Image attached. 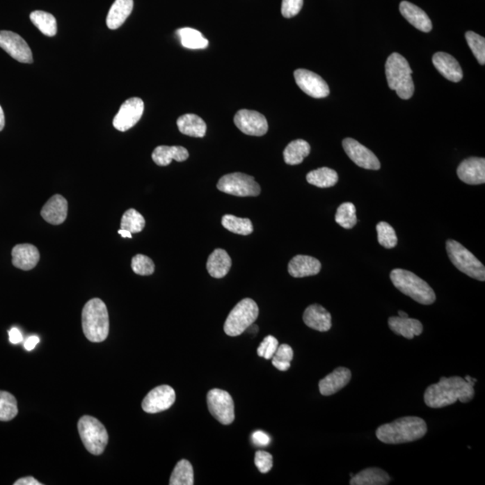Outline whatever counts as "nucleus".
<instances>
[{
  "mask_svg": "<svg viewBox=\"0 0 485 485\" xmlns=\"http://www.w3.org/2000/svg\"><path fill=\"white\" fill-rule=\"evenodd\" d=\"M475 385L460 376L441 378L437 384L429 385L424 393L426 406L443 408L456 401L468 403L475 397Z\"/></svg>",
  "mask_w": 485,
  "mask_h": 485,
  "instance_id": "obj_1",
  "label": "nucleus"
},
{
  "mask_svg": "<svg viewBox=\"0 0 485 485\" xmlns=\"http://www.w3.org/2000/svg\"><path fill=\"white\" fill-rule=\"evenodd\" d=\"M427 434L424 420L415 416L403 417L395 422L380 426L376 438L385 444H401L418 440Z\"/></svg>",
  "mask_w": 485,
  "mask_h": 485,
  "instance_id": "obj_2",
  "label": "nucleus"
},
{
  "mask_svg": "<svg viewBox=\"0 0 485 485\" xmlns=\"http://www.w3.org/2000/svg\"><path fill=\"white\" fill-rule=\"evenodd\" d=\"M109 315L104 302L100 299L86 302L82 311V328L88 341L104 342L109 335Z\"/></svg>",
  "mask_w": 485,
  "mask_h": 485,
  "instance_id": "obj_3",
  "label": "nucleus"
},
{
  "mask_svg": "<svg viewBox=\"0 0 485 485\" xmlns=\"http://www.w3.org/2000/svg\"><path fill=\"white\" fill-rule=\"evenodd\" d=\"M413 70L406 58L397 52L388 57L385 63V76L389 88L397 92L398 97L408 100L415 93V84L412 78Z\"/></svg>",
  "mask_w": 485,
  "mask_h": 485,
  "instance_id": "obj_4",
  "label": "nucleus"
},
{
  "mask_svg": "<svg viewBox=\"0 0 485 485\" xmlns=\"http://www.w3.org/2000/svg\"><path fill=\"white\" fill-rule=\"evenodd\" d=\"M390 279L395 288L420 304L431 305L436 301L431 287L412 271L395 269L391 271Z\"/></svg>",
  "mask_w": 485,
  "mask_h": 485,
  "instance_id": "obj_5",
  "label": "nucleus"
},
{
  "mask_svg": "<svg viewBox=\"0 0 485 485\" xmlns=\"http://www.w3.org/2000/svg\"><path fill=\"white\" fill-rule=\"evenodd\" d=\"M259 316L257 304L251 299L241 301L230 312L224 324L225 335L236 337L253 326Z\"/></svg>",
  "mask_w": 485,
  "mask_h": 485,
  "instance_id": "obj_6",
  "label": "nucleus"
},
{
  "mask_svg": "<svg viewBox=\"0 0 485 485\" xmlns=\"http://www.w3.org/2000/svg\"><path fill=\"white\" fill-rule=\"evenodd\" d=\"M447 255L452 264L460 271L480 282L485 280V268L472 253L455 240H447Z\"/></svg>",
  "mask_w": 485,
  "mask_h": 485,
  "instance_id": "obj_7",
  "label": "nucleus"
},
{
  "mask_svg": "<svg viewBox=\"0 0 485 485\" xmlns=\"http://www.w3.org/2000/svg\"><path fill=\"white\" fill-rule=\"evenodd\" d=\"M78 428L82 443L88 452L101 455L108 443V434L104 424L95 417L86 415L80 418Z\"/></svg>",
  "mask_w": 485,
  "mask_h": 485,
  "instance_id": "obj_8",
  "label": "nucleus"
},
{
  "mask_svg": "<svg viewBox=\"0 0 485 485\" xmlns=\"http://www.w3.org/2000/svg\"><path fill=\"white\" fill-rule=\"evenodd\" d=\"M218 189L222 193L239 197H255L261 193V187L253 176L233 173L222 176L217 184Z\"/></svg>",
  "mask_w": 485,
  "mask_h": 485,
  "instance_id": "obj_9",
  "label": "nucleus"
},
{
  "mask_svg": "<svg viewBox=\"0 0 485 485\" xmlns=\"http://www.w3.org/2000/svg\"><path fill=\"white\" fill-rule=\"evenodd\" d=\"M209 412L222 424H231L234 420V401L227 391L214 388L207 395Z\"/></svg>",
  "mask_w": 485,
  "mask_h": 485,
  "instance_id": "obj_10",
  "label": "nucleus"
},
{
  "mask_svg": "<svg viewBox=\"0 0 485 485\" xmlns=\"http://www.w3.org/2000/svg\"><path fill=\"white\" fill-rule=\"evenodd\" d=\"M144 112V102L138 97L126 100L114 117L113 125L118 131L125 132L137 125Z\"/></svg>",
  "mask_w": 485,
  "mask_h": 485,
  "instance_id": "obj_11",
  "label": "nucleus"
},
{
  "mask_svg": "<svg viewBox=\"0 0 485 485\" xmlns=\"http://www.w3.org/2000/svg\"><path fill=\"white\" fill-rule=\"evenodd\" d=\"M0 48L21 63H33V54L19 35L11 31H0Z\"/></svg>",
  "mask_w": 485,
  "mask_h": 485,
  "instance_id": "obj_12",
  "label": "nucleus"
},
{
  "mask_svg": "<svg viewBox=\"0 0 485 485\" xmlns=\"http://www.w3.org/2000/svg\"><path fill=\"white\" fill-rule=\"evenodd\" d=\"M234 125L243 134L250 136H264L268 132V122L262 113L251 110H240L234 116Z\"/></svg>",
  "mask_w": 485,
  "mask_h": 485,
  "instance_id": "obj_13",
  "label": "nucleus"
},
{
  "mask_svg": "<svg viewBox=\"0 0 485 485\" xmlns=\"http://www.w3.org/2000/svg\"><path fill=\"white\" fill-rule=\"evenodd\" d=\"M296 85L308 95L314 98L328 97L330 89L327 83L317 74L299 69L294 72Z\"/></svg>",
  "mask_w": 485,
  "mask_h": 485,
  "instance_id": "obj_14",
  "label": "nucleus"
},
{
  "mask_svg": "<svg viewBox=\"0 0 485 485\" xmlns=\"http://www.w3.org/2000/svg\"><path fill=\"white\" fill-rule=\"evenodd\" d=\"M175 401V392L169 385H163L152 389L142 401V409L148 413H157L169 409Z\"/></svg>",
  "mask_w": 485,
  "mask_h": 485,
  "instance_id": "obj_15",
  "label": "nucleus"
},
{
  "mask_svg": "<svg viewBox=\"0 0 485 485\" xmlns=\"http://www.w3.org/2000/svg\"><path fill=\"white\" fill-rule=\"evenodd\" d=\"M342 147L348 157L360 168L379 170L381 166L375 154L353 138H345L342 141Z\"/></svg>",
  "mask_w": 485,
  "mask_h": 485,
  "instance_id": "obj_16",
  "label": "nucleus"
},
{
  "mask_svg": "<svg viewBox=\"0 0 485 485\" xmlns=\"http://www.w3.org/2000/svg\"><path fill=\"white\" fill-rule=\"evenodd\" d=\"M460 180L470 185L485 183V159L484 157H469L457 168Z\"/></svg>",
  "mask_w": 485,
  "mask_h": 485,
  "instance_id": "obj_17",
  "label": "nucleus"
},
{
  "mask_svg": "<svg viewBox=\"0 0 485 485\" xmlns=\"http://www.w3.org/2000/svg\"><path fill=\"white\" fill-rule=\"evenodd\" d=\"M432 63L438 72L447 79L452 82L461 81L463 71L459 61L446 52H437L432 57Z\"/></svg>",
  "mask_w": 485,
  "mask_h": 485,
  "instance_id": "obj_18",
  "label": "nucleus"
},
{
  "mask_svg": "<svg viewBox=\"0 0 485 485\" xmlns=\"http://www.w3.org/2000/svg\"><path fill=\"white\" fill-rule=\"evenodd\" d=\"M351 372L347 367H339L326 378L320 380L319 391L321 395H332L337 393L351 381Z\"/></svg>",
  "mask_w": 485,
  "mask_h": 485,
  "instance_id": "obj_19",
  "label": "nucleus"
},
{
  "mask_svg": "<svg viewBox=\"0 0 485 485\" xmlns=\"http://www.w3.org/2000/svg\"><path fill=\"white\" fill-rule=\"evenodd\" d=\"M40 261V253L37 247L30 244H21L12 250V262L14 267L23 271L35 268Z\"/></svg>",
  "mask_w": 485,
  "mask_h": 485,
  "instance_id": "obj_20",
  "label": "nucleus"
},
{
  "mask_svg": "<svg viewBox=\"0 0 485 485\" xmlns=\"http://www.w3.org/2000/svg\"><path fill=\"white\" fill-rule=\"evenodd\" d=\"M41 215L49 224H63L67 216V200L60 194L52 196L43 206Z\"/></svg>",
  "mask_w": 485,
  "mask_h": 485,
  "instance_id": "obj_21",
  "label": "nucleus"
},
{
  "mask_svg": "<svg viewBox=\"0 0 485 485\" xmlns=\"http://www.w3.org/2000/svg\"><path fill=\"white\" fill-rule=\"evenodd\" d=\"M303 320L305 326L318 332H327L332 327V316L322 305H311L305 310Z\"/></svg>",
  "mask_w": 485,
  "mask_h": 485,
  "instance_id": "obj_22",
  "label": "nucleus"
},
{
  "mask_svg": "<svg viewBox=\"0 0 485 485\" xmlns=\"http://www.w3.org/2000/svg\"><path fill=\"white\" fill-rule=\"evenodd\" d=\"M289 273L294 278L314 276L320 273L321 262L308 255H296L290 260Z\"/></svg>",
  "mask_w": 485,
  "mask_h": 485,
  "instance_id": "obj_23",
  "label": "nucleus"
},
{
  "mask_svg": "<svg viewBox=\"0 0 485 485\" xmlns=\"http://www.w3.org/2000/svg\"><path fill=\"white\" fill-rule=\"evenodd\" d=\"M399 8L401 15L415 29L424 33L431 32V21L422 8L408 1H401Z\"/></svg>",
  "mask_w": 485,
  "mask_h": 485,
  "instance_id": "obj_24",
  "label": "nucleus"
},
{
  "mask_svg": "<svg viewBox=\"0 0 485 485\" xmlns=\"http://www.w3.org/2000/svg\"><path fill=\"white\" fill-rule=\"evenodd\" d=\"M388 326L395 335L410 340L422 335L423 331L422 323L409 317H392L388 319Z\"/></svg>",
  "mask_w": 485,
  "mask_h": 485,
  "instance_id": "obj_25",
  "label": "nucleus"
},
{
  "mask_svg": "<svg viewBox=\"0 0 485 485\" xmlns=\"http://www.w3.org/2000/svg\"><path fill=\"white\" fill-rule=\"evenodd\" d=\"M189 157L186 148L181 146H159L152 153L153 161L157 166H166L171 164L172 160L184 162Z\"/></svg>",
  "mask_w": 485,
  "mask_h": 485,
  "instance_id": "obj_26",
  "label": "nucleus"
},
{
  "mask_svg": "<svg viewBox=\"0 0 485 485\" xmlns=\"http://www.w3.org/2000/svg\"><path fill=\"white\" fill-rule=\"evenodd\" d=\"M231 265H232V260L228 253L223 249H216L209 256L206 267L212 277L221 279L228 273Z\"/></svg>",
  "mask_w": 485,
  "mask_h": 485,
  "instance_id": "obj_27",
  "label": "nucleus"
},
{
  "mask_svg": "<svg viewBox=\"0 0 485 485\" xmlns=\"http://www.w3.org/2000/svg\"><path fill=\"white\" fill-rule=\"evenodd\" d=\"M134 9V0H116L106 18L108 29L116 30L125 24Z\"/></svg>",
  "mask_w": 485,
  "mask_h": 485,
  "instance_id": "obj_28",
  "label": "nucleus"
},
{
  "mask_svg": "<svg viewBox=\"0 0 485 485\" xmlns=\"http://www.w3.org/2000/svg\"><path fill=\"white\" fill-rule=\"evenodd\" d=\"M177 126L182 134L190 137L203 138L206 134V123L196 114L187 113L179 117Z\"/></svg>",
  "mask_w": 485,
  "mask_h": 485,
  "instance_id": "obj_29",
  "label": "nucleus"
},
{
  "mask_svg": "<svg viewBox=\"0 0 485 485\" xmlns=\"http://www.w3.org/2000/svg\"><path fill=\"white\" fill-rule=\"evenodd\" d=\"M391 479L387 472L382 469L372 468L364 469L359 474L351 477V485H385L390 483Z\"/></svg>",
  "mask_w": 485,
  "mask_h": 485,
  "instance_id": "obj_30",
  "label": "nucleus"
},
{
  "mask_svg": "<svg viewBox=\"0 0 485 485\" xmlns=\"http://www.w3.org/2000/svg\"><path fill=\"white\" fill-rule=\"evenodd\" d=\"M310 145L307 141H293L284 150V161L290 166L299 165L305 157L310 155Z\"/></svg>",
  "mask_w": 485,
  "mask_h": 485,
  "instance_id": "obj_31",
  "label": "nucleus"
},
{
  "mask_svg": "<svg viewBox=\"0 0 485 485\" xmlns=\"http://www.w3.org/2000/svg\"><path fill=\"white\" fill-rule=\"evenodd\" d=\"M338 174L335 170L321 168L308 173L307 181L312 185L319 188L335 186L338 183Z\"/></svg>",
  "mask_w": 485,
  "mask_h": 485,
  "instance_id": "obj_32",
  "label": "nucleus"
},
{
  "mask_svg": "<svg viewBox=\"0 0 485 485\" xmlns=\"http://www.w3.org/2000/svg\"><path fill=\"white\" fill-rule=\"evenodd\" d=\"M30 19L43 35L49 37L56 35L57 21L51 14L42 10L33 11L30 15Z\"/></svg>",
  "mask_w": 485,
  "mask_h": 485,
  "instance_id": "obj_33",
  "label": "nucleus"
},
{
  "mask_svg": "<svg viewBox=\"0 0 485 485\" xmlns=\"http://www.w3.org/2000/svg\"><path fill=\"white\" fill-rule=\"evenodd\" d=\"M177 35L181 40L182 45L187 49H205L209 45L208 40L199 32L193 29L185 27L177 30Z\"/></svg>",
  "mask_w": 485,
  "mask_h": 485,
  "instance_id": "obj_34",
  "label": "nucleus"
},
{
  "mask_svg": "<svg viewBox=\"0 0 485 485\" xmlns=\"http://www.w3.org/2000/svg\"><path fill=\"white\" fill-rule=\"evenodd\" d=\"M193 468L188 460H181L176 464L171 477L170 485H193Z\"/></svg>",
  "mask_w": 485,
  "mask_h": 485,
  "instance_id": "obj_35",
  "label": "nucleus"
},
{
  "mask_svg": "<svg viewBox=\"0 0 485 485\" xmlns=\"http://www.w3.org/2000/svg\"><path fill=\"white\" fill-rule=\"evenodd\" d=\"M221 223L225 230L241 236H248L253 231V224L249 218H241L227 214L222 218Z\"/></svg>",
  "mask_w": 485,
  "mask_h": 485,
  "instance_id": "obj_36",
  "label": "nucleus"
},
{
  "mask_svg": "<svg viewBox=\"0 0 485 485\" xmlns=\"http://www.w3.org/2000/svg\"><path fill=\"white\" fill-rule=\"evenodd\" d=\"M336 223L345 230H350L357 224L356 208L351 202H344L340 205L335 214Z\"/></svg>",
  "mask_w": 485,
  "mask_h": 485,
  "instance_id": "obj_37",
  "label": "nucleus"
},
{
  "mask_svg": "<svg viewBox=\"0 0 485 485\" xmlns=\"http://www.w3.org/2000/svg\"><path fill=\"white\" fill-rule=\"evenodd\" d=\"M17 413V401L14 395L8 392L0 391V421H11Z\"/></svg>",
  "mask_w": 485,
  "mask_h": 485,
  "instance_id": "obj_38",
  "label": "nucleus"
},
{
  "mask_svg": "<svg viewBox=\"0 0 485 485\" xmlns=\"http://www.w3.org/2000/svg\"><path fill=\"white\" fill-rule=\"evenodd\" d=\"M146 224L143 216L134 209H129L125 212L120 221V228L129 231L132 234H137L143 230Z\"/></svg>",
  "mask_w": 485,
  "mask_h": 485,
  "instance_id": "obj_39",
  "label": "nucleus"
},
{
  "mask_svg": "<svg viewBox=\"0 0 485 485\" xmlns=\"http://www.w3.org/2000/svg\"><path fill=\"white\" fill-rule=\"evenodd\" d=\"M378 240L380 246L387 249H392L397 245V237L395 231L387 222L381 221L376 225Z\"/></svg>",
  "mask_w": 485,
  "mask_h": 485,
  "instance_id": "obj_40",
  "label": "nucleus"
},
{
  "mask_svg": "<svg viewBox=\"0 0 485 485\" xmlns=\"http://www.w3.org/2000/svg\"><path fill=\"white\" fill-rule=\"evenodd\" d=\"M292 348L288 344H282L278 347L273 358V365L280 372H287L290 367V363L293 360Z\"/></svg>",
  "mask_w": 485,
  "mask_h": 485,
  "instance_id": "obj_41",
  "label": "nucleus"
},
{
  "mask_svg": "<svg viewBox=\"0 0 485 485\" xmlns=\"http://www.w3.org/2000/svg\"><path fill=\"white\" fill-rule=\"evenodd\" d=\"M466 39L472 54L481 65L485 64V39L472 31L466 33Z\"/></svg>",
  "mask_w": 485,
  "mask_h": 485,
  "instance_id": "obj_42",
  "label": "nucleus"
},
{
  "mask_svg": "<svg viewBox=\"0 0 485 485\" xmlns=\"http://www.w3.org/2000/svg\"><path fill=\"white\" fill-rule=\"evenodd\" d=\"M132 268L136 274L141 275V276H148L155 271L154 262L143 255H137L132 258Z\"/></svg>",
  "mask_w": 485,
  "mask_h": 485,
  "instance_id": "obj_43",
  "label": "nucleus"
},
{
  "mask_svg": "<svg viewBox=\"0 0 485 485\" xmlns=\"http://www.w3.org/2000/svg\"><path fill=\"white\" fill-rule=\"evenodd\" d=\"M279 347V342L273 336L268 335L261 342L260 346L257 349L258 356L264 358L265 360H271L273 358L275 352Z\"/></svg>",
  "mask_w": 485,
  "mask_h": 485,
  "instance_id": "obj_44",
  "label": "nucleus"
},
{
  "mask_svg": "<svg viewBox=\"0 0 485 485\" xmlns=\"http://www.w3.org/2000/svg\"><path fill=\"white\" fill-rule=\"evenodd\" d=\"M255 464L262 474H267L273 468V456L267 451H257L255 453Z\"/></svg>",
  "mask_w": 485,
  "mask_h": 485,
  "instance_id": "obj_45",
  "label": "nucleus"
},
{
  "mask_svg": "<svg viewBox=\"0 0 485 485\" xmlns=\"http://www.w3.org/2000/svg\"><path fill=\"white\" fill-rule=\"evenodd\" d=\"M304 0H283L282 14L285 18H292L301 12Z\"/></svg>",
  "mask_w": 485,
  "mask_h": 485,
  "instance_id": "obj_46",
  "label": "nucleus"
},
{
  "mask_svg": "<svg viewBox=\"0 0 485 485\" xmlns=\"http://www.w3.org/2000/svg\"><path fill=\"white\" fill-rule=\"evenodd\" d=\"M253 443L258 447H265L270 444L271 438L264 431H257L252 435Z\"/></svg>",
  "mask_w": 485,
  "mask_h": 485,
  "instance_id": "obj_47",
  "label": "nucleus"
},
{
  "mask_svg": "<svg viewBox=\"0 0 485 485\" xmlns=\"http://www.w3.org/2000/svg\"><path fill=\"white\" fill-rule=\"evenodd\" d=\"M8 335L9 341H10L11 344H18L23 341V335H22L20 331L15 328V327H13V328L11 330H9Z\"/></svg>",
  "mask_w": 485,
  "mask_h": 485,
  "instance_id": "obj_48",
  "label": "nucleus"
},
{
  "mask_svg": "<svg viewBox=\"0 0 485 485\" xmlns=\"http://www.w3.org/2000/svg\"><path fill=\"white\" fill-rule=\"evenodd\" d=\"M39 337H37V336H30V337L27 338L26 342H24V349L29 351H33V349L36 347V345L39 344Z\"/></svg>",
  "mask_w": 485,
  "mask_h": 485,
  "instance_id": "obj_49",
  "label": "nucleus"
},
{
  "mask_svg": "<svg viewBox=\"0 0 485 485\" xmlns=\"http://www.w3.org/2000/svg\"><path fill=\"white\" fill-rule=\"evenodd\" d=\"M15 485H42L40 482L37 481L36 479L32 477H24L21 479H18L15 483H14Z\"/></svg>",
  "mask_w": 485,
  "mask_h": 485,
  "instance_id": "obj_50",
  "label": "nucleus"
},
{
  "mask_svg": "<svg viewBox=\"0 0 485 485\" xmlns=\"http://www.w3.org/2000/svg\"><path fill=\"white\" fill-rule=\"evenodd\" d=\"M5 127V114L4 111H3L2 107L0 106V132L4 129Z\"/></svg>",
  "mask_w": 485,
  "mask_h": 485,
  "instance_id": "obj_51",
  "label": "nucleus"
},
{
  "mask_svg": "<svg viewBox=\"0 0 485 485\" xmlns=\"http://www.w3.org/2000/svg\"><path fill=\"white\" fill-rule=\"evenodd\" d=\"M118 234H120L122 237H125V239H126V237L127 239H132V234L128 230H120L118 231Z\"/></svg>",
  "mask_w": 485,
  "mask_h": 485,
  "instance_id": "obj_52",
  "label": "nucleus"
},
{
  "mask_svg": "<svg viewBox=\"0 0 485 485\" xmlns=\"http://www.w3.org/2000/svg\"><path fill=\"white\" fill-rule=\"evenodd\" d=\"M398 315H399L400 317H408V315L406 313V312L404 311H399L398 312Z\"/></svg>",
  "mask_w": 485,
  "mask_h": 485,
  "instance_id": "obj_53",
  "label": "nucleus"
}]
</instances>
